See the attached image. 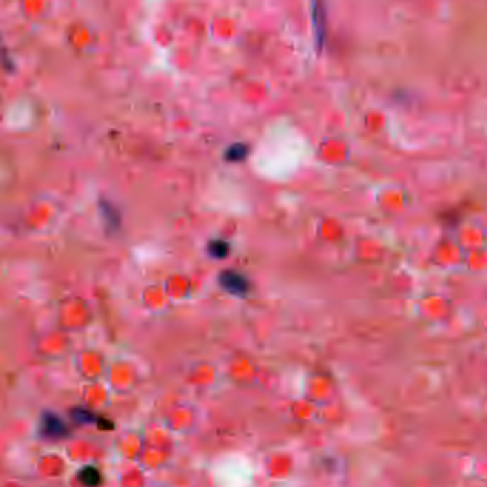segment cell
I'll return each instance as SVG.
<instances>
[{
	"instance_id": "1",
	"label": "cell",
	"mask_w": 487,
	"mask_h": 487,
	"mask_svg": "<svg viewBox=\"0 0 487 487\" xmlns=\"http://www.w3.org/2000/svg\"><path fill=\"white\" fill-rule=\"evenodd\" d=\"M219 285L233 296H246L250 292V282L243 273L236 270H225L219 276Z\"/></svg>"
},
{
	"instance_id": "2",
	"label": "cell",
	"mask_w": 487,
	"mask_h": 487,
	"mask_svg": "<svg viewBox=\"0 0 487 487\" xmlns=\"http://www.w3.org/2000/svg\"><path fill=\"white\" fill-rule=\"evenodd\" d=\"M40 432L45 437L50 440H60L65 439L69 435V429L66 423L63 421L57 414L46 412L41 416L40 420Z\"/></svg>"
},
{
	"instance_id": "3",
	"label": "cell",
	"mask_w": 487,
	"mask_h": 487,
	"mask_svg": "<svg viewBox=\"0 0 487 487\" xmlns=\"http://www.w3.org/2000/svg\"><path fill=\"white\" fill-rule=\"evenodd\" d=\"M312 17H313V29H314V39H316V46L322 48L326 39L327 33V16L325 6L322 3H313L312 8Z\"/></svg>"
},
{
	"instance_id": "4",
	"label": "cell",
	"mask_w": 487,
	"mask_h": 487,
	"mask_svg": "<svg viewBox=\"0 0 487 487\" xmlns=\"http://www.w3.org/2000/svg\"><path fill=\"white\" fill-rule=\"evenodd\" d=\"M100 211H102V216H103V220L106 223V229L108 230H119L120 226H122V219H120V215H119V211L117 209L109 203L108 200H102L100 202Z\"/></svg>"
},
{
	"instance_id": "5",
	"label": "cell",
	"mask_w": 487,
	"mask_h": 487,
	"mask_svg": "<svg viewBox=\"0 0 487 487\" xmlns=\"http://www.w3.org/2000/svg\"><path fill=\"white\" fill-rule=\"evenodd\" d=\"M249 152H250V149H249L247 144H245V143H233L226 149L225 159L227 162H231V163L242 162V160H245L249 156Z\"/></svg>"
},
{
	"instance_id": "6",
	"label": "cell",
	"mask_w": 487,
	"mask_h": 487,
	"mask_svg": "<svg viewBox=\"0 0 487 487\" xmlns=\"http://www.w3.org/2000/svg\"><path fill=\"white\" fill-rule=\"evenodd\" d=\"M79 480L86 487H97L102 483L100 472L93 466H84L79 472Z\"/></svg>"
},
{
	"instance_id": "7",
	"label": "cell",
	"mask_w": 487,
	"mask_h": 487,
	"mask_svg": "<svg viewBox=\"0 0 487 487\" xmlns=\"http://www.w3.org/2000/svg\"><path fill=\"white\" fill-rule=\"evenodd\" d=\"M230 246L227 242L225 240H211L207 245V253L209 256H211L213 259H225L229 255Z\"/></svg>"
},
{
	"instance_id": "8",
	"label": "cell",
	"mask_w": 487,
	"mask_h": 487,
	"mask_svg": "<svg viewBox=\"0 0 487 487\" xmlns=\"http://www.w3.org/2000/svg\"><path fill=\"white\" fill-rule=\"evenodd\" d=\"M72 414H73V419H75L76 421H79V423H84V425H86V423H92V421H95V416H93V413H92V412H89V410H86V409H83V408H77V409H75V410L72 412Z\"/></svg>"
}]
</instances>
